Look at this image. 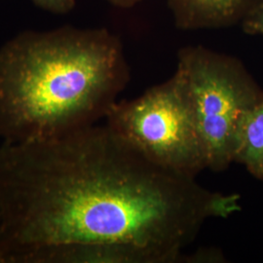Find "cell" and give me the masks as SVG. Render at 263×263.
I'll list each match as a JSON object with an SVG mask.
<instances>
[{"instance_id": "1", "label": "cell", "mask_w": 263, "mask_h": 263, "mask_svg": "<svg viewBox=\"0 0 263 263\" xmlns=\"http://www.w3.org/2000/svg\"><path fill=\"white\" fill-rule=\"evenodd\" d=\"M240 195L201 185L123 141L105 124L0 145V263L64 244H126L181 253Z\"/></svg>"}, {"instance_id": "2", "label": "cell", "mask_w": 263, "mask_h": 263, "mask_svg": "<svg viewBox=\"0 0 263 263\" xmlns=\"http://www.w3.org/2000/svg\"><path fill=\"white\" fill-rule=\"evenodd\" d=\"M130 80L105 28L23 31L0 48V139L47 141L105 117Z\"/></svg>"}, {"instance_id": "3", "label": "cell", "mask_w": 263, "mask_h": 263, "mask_svg": "<svg viewBox=\"0 0 263 263\" xmlns=\"http://www.w3.org/2000/svg\"><path fill=\"white\" fill-rule=\"evenodd\" d=\"M177 70L204 142L208 169L223 172L233 163L239 121L262 99V89L237 58L204 46L181 48Z\"/></svg>"}, {"instance_id": "4", "label": "cell", "mask_w": 263, "mask_h": 263, "mask_svg": "<svg viewBox=\"0 0 263 263\" xmlns=\"http://www.w3.org/2000/svg\"><path fill=\"white\" fill-rule=\"evenodd\" d=\"M104 120L123 141L168 169L195 178L208 169L204 142L177 69L140 97L117 101Z\"/></svg>"}, {"instance_id": "5", "label": "cell", "mask_w": 263, "mask_h": 263, "mask_svg": "<svg viewBox=\"0 0 263 263\" xmlns=\"http://www.w3.org/2000/svg\"><path fill=\"white\" fill-rule=\"evenodd\" d=\"M185 252L168 253L126 244L49 246L17 255L12 263H191Z\"/></svg>"}, {"instance_id": "6", "label": "cell", "mask_w": 263, "mask_h": 263, "mask_svg": "<svg viewBox=\"0 0 263 263\" xmlns=\"http://www.w3.org/2000/svg\"><path fill=\"white\" fill-rule=\"evenodd\" d=\"M262 0H168L178 28L183 30L218 29L240 24Z\"/></svg>"}, {"instance_id": "7", "label": "cell", "mask_w": 263, "mask_h": 263, "mask_svg": "<svg viewBox=\"0 0 263 263\" xmlns=\"http://www.w3.org/2000/svg\"><path fill=\"white\" fill-rule=\"evenodd\" d=\"M233 162L263 181V98L247 110L236 132Z\"/></svg>"}, {"instance_id": "8", "label": "cell", "mask_w": 263, "mask_h": 263, "mask_svg": "<svg viewBox=\"0 0 263 263\" xmlns=\"http://www.w3.org/2000/svg\"><path fill=\"white\" fill-rule=\"evenodd\" d=\"M240 24L245 33L263 36V0L245 16Z\"/></svg>"}, {"instance_id": "9", "label": "cell", "mask_w": 263, "mask_h": 263, "mask_svg": "<svg viewBox=\"0 0 263 263\" xmlns=\"http://www.w3.org/2000/svg\"><path fill=\"white\" fill-rule=\"evenodd\" d=\"M38 8L57 15L69 13L76 6V0H31Z\"/></svg>"}, {"instance_id": "10", "label": "cell", "mask_w": 263, "mask_h": 263, "mask_svg": "<svg viewBox=\"0 0 263 263\" xmlns=\"http://www.w3.org/2000/svg\"><path fill=\"white\" fill-rule=\"evenodd\" d=\"M108 3H110L113 6L118 7V8H123V9H128L136 6L137 4L141 3L143 0H105Z\"/></svg>"}]
</instances>
